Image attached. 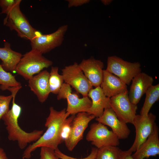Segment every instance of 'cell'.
Segmentation results:
<instances>
[{"label": "cell", "instance_id": "5bb4252c", "mask_svg": "<svg viewBox=\"0 0 159 159\" xmlns=\"http://www.w3.org/2000/svg\"><path fill=\"white\" fill-rule=\"evenodd\" d=\"M79 65L92 87H96L100 86L104 67L101 61L91 57L83 60Z\"/></svg>", "mask_w": 159, "mask_h": 159}, {"label": "cell", "instance_id": "7402d4cb", "mask_svg": "<svg viewBox=\"0 0 159 159\" xmlns=\"http://www.w3.org/2000/svg\"><path fill=\"white\" fill-rule=\"evenodd\" d=\"M57 67H52L49 78V84L50 93L57 95L63 84L64 80L62 75L58 72Z\"/></svg>", "mask_w": 159, "mask_h": 159}, {"label": "cell", "instance_id": "4316f807", "mask_svg": "<svg viewBox=\"0 0 159 159\" xmlns=\"http://www.w3.org/2000/svg\"><path fill=\"white\" fill-rule=\"evenodd\" d=\"M97 149L96 147H92L90 154L87 157L82 158H77L67 155L62 152L58 148L54 150V153L56 155L61 159H95Z\"/></svg>", "mask_w": 159, "mask_h": 159}, {"label": "cell", "instance_id": "ba28073f", "mask_svg": "<svg viewBox=\"0 0 159 159\" xmlns=\"http://www.w3.org/2000/svg\"><path fill=\"white\" fill-rule=\"evenodd\" d=\"M68 29L67 25H64L52 33L46 34H39L30 41L32 49L43 54L59 46L63 42Z\"/></svg>", "mask_w": 159, "mask_h": 159}, {"label": "cell", "instance_id": "ffe728a7", "mask_svg": "<svg viewBox=\"0 0 159 159\" xmlns=\"http://www.w3.org/2000/svg\"><path fill=\"white\" fill-rule=\"evenodd\" d=\"M22 55L21 53L12 50L8 42L4 43V47H0V59L2 61L1 65L7 72L15 71L16 66Z\"/></svg>", "mask_w": 159, "mask_h": 159}, {"label": "cell", "instance_id": "52a82bcc", "mask_svg": "<svg viewBox=\"0 0 159 159\" xmlns=\"http://www.w3.org/2000/svg\"><path fill=\"white\" fill-rule=\"evenodd\" d=\"M86 139L97 149L107 146H117L120 144V139L116 134L98 122L91 125Z\"/></svg>", "mask_w": 159, "mask_h": 159}, {"label": "cell", "instance_id": "4dcf8cb0", "mask_svg": "<svg viewBox=\"0 0 159 159\" xmlns=\"http://www.w3.org/2000/svg\"><path fill=\"white\" fill-rule=\"evenodd\" d=\"M132 154L130 153L126 150H122L120 149L119 159H134L132 156Z\"/></svg>", "mask_w": 159, "mask_h": 159}, {"label": "cell", "instance_id": "f1b7e54d", "mask_svg": "<svg viewBox=\"0 0 159 159\" xmlns=\"http://www.w3.org/2000/svg\"><path fill=\"white\" fill-rule=\"evenodd\" d=\"M40 148L39 159H59L55 154L54 150L47 147Z\"/></svg>", "mask_w": 159, "mask_h": 159}, {"label": "cell", "instance_id": "2e32d148", "mask_svg": "<svg viewBox=\"0 0 159 159\" xmlns=\"http://www.w3.org/2000/svg\"><path fill=\"white\" fill-rule=\"evenodd\" d=\"M159 128L156 124L146 140L132 154L134 159H144L159 155Z\"/></svg>", "mask_w": 159, "mask_h": 159}, {"label": "cell", "instance_id": "cb8c5ba5", "mask_svg": "<svg viewBox=\"0 0 159 159\" xmlns=\"http://www.w3.org/2000/svg\"><path fill=\"white\" fill-rule=\"evenodd\" d=\"M120 149L117 146H107L98 149L95 159H119Z\"/></svg>", "mask_w": 159, "mask_h": 159}, {"label": "cell", "instance_id": "4fadbf2b", "mask_svg": "<svg viewBox=\"0 0 159 159\" xmlns=\"http://www.w3.org/2000/svg\"><path fill=\"white\" fill-rule=\"evenodd\" d=\"M95 120L110 127L119 139H126L130 135V131L126 123L118 118L111 107L105 109L102 115Z\"/></svg>", "mask_w": 159, "mask_h": 159}, {"label": "cell", "instance_id": "30bf717a", "mask_svg": "<svg viewBox=\"0 0 159 159\" xmlns=\"http://www.w3.org/2000/svg\"><path fill=\"white\" fill-rule=\"evenodd\" d=\"M156 117L152 113L147 116L137 115L132 124L135 129V137L134 142L127 151L132 154L135 152L146 140L152 133L155 124Z\"/></svg>", "mask_w": 159, "mask_h": 159}, {"label": "cell", "instance_id": "44dd1931", "mask_svg": "<svg viewBox=\"0 0 159 159\" xmlns=\"http://www.w3.org/2000/svg\"><path fill=\"white\" fill-rule=\"evenodd\" d=\"M143 105L141 110L140 115L147 116L153 104L159 99V84L152 85L147 90Z\"/></svg>", "mask_w": 159, "mask_h": 159}, {"label": "cell", "instance_id": "8fae6325", "mask_svg": "<svg viewBox=\"0 0 159 159\" xmlns=\"http://www.w3.org/2000/svg\"><path fill=\"white\" fill-rule=\"evenodd\" d=\"M58 100L66 99L67 102L66 112L70 115H75L78 113L87 112L92 105V101L88 97L80 98L75 93H72V88L69 85L64 83L57 94Z\"/></svg>", "mask_w": 159, "mask_h": 159}, {"label": "cell", "instance_id": "9a60e30c", "mask_svg": "<svg viewBox=\"0 0 159 159\" xmlns=\"http://www.w3.org/2000/svg\"><path fill=\"white\" fill-rule=\"evenodd\" d=\"M128 97L132 104L137 105L148 89L153 85V77L145 72H141L132 80Z\"/></svg>", "mask_w": 159, "mask_h": 159}, {"label": "cell", "instance_id": "f546056e", "mask_svg": "<svg viewBox=\"0 0 159 159\" xmlns=\"http://www.w3.org/2000/svg\"><path fill=\"white\" fill-rule=\"evenodd\" d=\"M68 2V6L69 8L72 7H77L82 6L89 3V0H67Z\"/></svg>", "mask_w": 159, "mask_h": 159}, {"label": "cell", "instance_id": "e0dca14e", "mask_svg": "<svg viewBox=\"0 0 159 159\" xmlns=\"http://www.w3.org/2000/svg\"><path fill=\"white\" fill-rule=\"evenodd\" d=\"M49 72L44 70L28 80L29 87L42 103L47 100L50 93L49 84Z\"/></svg>", "mask_w": 159, "mask_h": 159}, {"label": "cell", "instance_id": "3957f363", "mask_svg": "<svg viewBox=\"0 0 159 159\" xmlns=\"http://www.w3.org/2000/svg\"><path fill=\"white\" fill-rule=\"evenodd\" d=\"M52 64V61L44 57L42 54L32 49L22 55L15 71L25 80H29L34 75L50 67Z\"/></svg>", "mask_w": 159, "mask_h": 159}, {"label": "cell", "instance_id": "603a6c76", "mask_svg": "<svg viewBox=\"0 0 159 159\" xmlns=\"http://www.w3.org/2000/svg\"><path fill=\"white\" fill-rule=\"evenodd\" d=\"M21 86L15 76L4 70L0 63V89L2 90H7L10 87Z\"/></svg>", "mask_w": 159, "mask_h": 159}, {"label": "cell", "instance_id": "1f68e13d", "mask_svg": "<svg viewBox=\"0 0 159 159\" xmlns=\"http://www.w3.org/2000/svg\"><path fill=\"white\" fill-rule=\"evenodd\" d=\"M0 159H8L4 150L0 148Z\"/></svg>", "mask_w": 159, "mask_h": 159}, {"label": "cell", "instance_id": "d6a6232c", "mask_svg": "<svg viewBox=\"0 0 159 159\" xmlns=\"http://www.w3.org/2000/svg\"><path fill=\"white\" fill-rule=\"evenodd\" d=\"M112 1L109 0H102L101 1L102 3L105 5H108L110 4Z\"/></svg>", "mask_w": 159, "mask_h": 159}, {"label": "cell", "instance_id": "ac0fdd59", "mask_svg": "<svg viewBox=\"0 0 159 159\" xmlns=\"http://www.w3.org/2000/svg\"><path fill=\"white\" fill-rule=\"evenodd\" d=\"M100 86L105 96L110 98L128 90L126 84L106 69L103 70L102 80Z\"/></svg>", "mask_w": 159, "mask_h": 159}, {"label": "cell", "instance_id": "7c38bea8", "mask_svg": "<svg viewBox=\"0 0 159 159\" xmlns=\"http://www.w3.org/2000/svg\"><path fill=\"white\" fill-rule=\"evenodd\" d=\"M95 118L94 115L85 112H79L75 115L72 122L69 135L64 141L69 151H72L82 139L84 133L89 123Z\"/></svg>", "mask_w": 159, "mask_h": 159}, {"label": "cell", "instance_id": "7a4b0ae2", "mask_svg": "<svg viewBox=\"0 0 159 159\" xmlns=\"http://www.w3.org/2000/svg\"><path fill=\"white\" fill-rule=\"evenodd\" d=\"M19 87H13L9 90L13 95L11 108L2 118L8 133V139L17 142L19 148H25L28 144L37 141L43 133V130H35L30 132L23 130L19 126L18 119L21 112V108L15 102V98Z\"/></svg>", "mask_w": 159, "mask_h": 159}, {"label": "cell", "instance_id": "8992f818", "mask_svg": "<svg viewBox=\"0 0 159 159\" xmlns=\"http://www.w3.org/2000/svg\"><path fill=\"white\" fill-rule=\"evenodd\" d=\"M62 71L65 83L73 87L83 97H88V93L93 87L77 63L65 66Z\"/></svg>", "mask_w": 159, "mask_h": 159}, {"label": "cell", "instance_id": "5b68a950", "mask_svg": "<svg viewBox=\"0 0 159 159\" xmlns=\"http://www.w3.org/2000/svg\"><path fill=\"white\" fill-rule=\"evenodd\" d=\"M106 70L117 77L127 85H129L133 79L141 72L139 62H128L116 56L108 57Z\"/></svg>", "mask_w": 159, "mask_h": 159}, {"label": "cell", "instance_id": "484cf974", "mask_svg": "<svg viewBox=\"0 0 159 159\" xmlns=\"http://www.w3.org/2000/svg\"><path fill=\"white\" fill-rule=\"evenodd\" d=\"M75 115H71L65 120L62 128L61 139L62 142L69 137L70 133L72 121Z\"/></svg>", "mask_w": 159, "mask_h": 159}, {"label": "cell", "instance_id": "d6986e66", "mask_svg": "<svg viewBox=\"0 0 159 159\" xmlns=\"http://www.w3.org/2000/svg\"><path fill=\"white\" fill-rule=\"evenodd\" d=\"M88 97L91 99L92 105L87 113L94 115L95 117L101 116L105 109L110 107V98L105 96L100 86L91 89Z\"/></svg>", "mask_w": 159, "mask_h": 159}, {"label": "cell", "instance_id": "277c9868", "mask_svg": "<svg viewBox=\"0 0 159 159\" xmlns=\"http://www.w3.org/2000/svg\"><path fill=\"white\" fill-rule=\"evenodd\" d=\"M21 1L19 0L6 15L3 23L10 30L15 31L19 37L31 41L40 33L32 26L21 12L20 8Z\"/></svg>", "mask_w": 159, "mask_h": 159}, {"label": "cell", "instance_id": "83f0119b", "mask_svg": "<svg viewBox=\"0 0 159 159\" xmlns=\"http://www.w3.org/2000/svg\"><path fill=\"white\" fill-rule=\"evenodd\" d=\"M19 0H0V6L1 9V14L6 15Z\"/></svg>", "mask_w": 159, "mask_h": 159}, {"label": "cell", "instance_id": "9c48e42d", "mask_svg": "<svg viewBox=\"0 0 159 159\" xmlns=\"http://www.w3.org/2000/svg\"><path fill=\"white\" fill-rule=\"evenodd\" d=\"M128 93L127 90L110 98V104L120 120L126 124H132L137 115L138 107L130 101Z\"/></svg>", "mask_w": 159, "mask_h": 159}, {"label": "cell", "instance_id": "6da1fadb", "mask_svg": "<svg viewBox=\"0 0 159 159\" xmlns=\"http://www.w3.org/2000/svg\"><path fill=\"white\" fill-rule=\"evenodd\" d=\"M49 111L45 124L47 128L46 131L37 141L26 148L22 155L23 159L30 158L32 152L39 148L47 147L55 150L62 143L61 139L62 127L65 120L70 115L66 112L65 108L58 111L51 107Z\"/></svg>", "mask_w": 159, "mask_h": 159}, {"label": "cell", "instance_id": "d4e9b609", "mask_svg": "<svg viewBox=\"0 0 159 159\" xmlns=\"http://www.w3.org/2000/svg\"><path fill=\"white\" fill-rule=\"evenodd\" d=\"M12 94L9 96L0 95V120L9 110V105L12 99Z\"/></svg>", "mask_w": 159, "mask_h": 159}]
</instances>
